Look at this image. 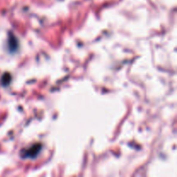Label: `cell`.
I'll return each instance as SVG.
<instances>
[{
  "label": "cell",
  "mask_w": 177,
  "mask_h": 177,
  "mask_svg": "<svg viewBox=\"0 0 177 177\" xmlns=\"http://www.w3.org/2000/svg\"><path fill=\"white\" fill-rule=\"evenodd\" d=\"M41 145L40 144H35L33 147H31L30 150H27V153H26V157H32V156H36L38 152L40 151Z\"/></svg>",
  "instance_id": "cell-1"
},
{
  "label": "cell",
  "mask_w": 177,
  "mask_h": 177,
  "mask_svg": "<svg viewBox=\"0 0 177 177\" xmlns=\"http://www.w3.org/2000/svg\"><path fill=\"white\" fill-rule=\"evenodd\" d=\"M10 75L9 73H4L3 75V77H2V84L4 86H6V85H8L10 83Z\"/></svg>",
  "instance_id": "cell-2"
}]
</instances>
